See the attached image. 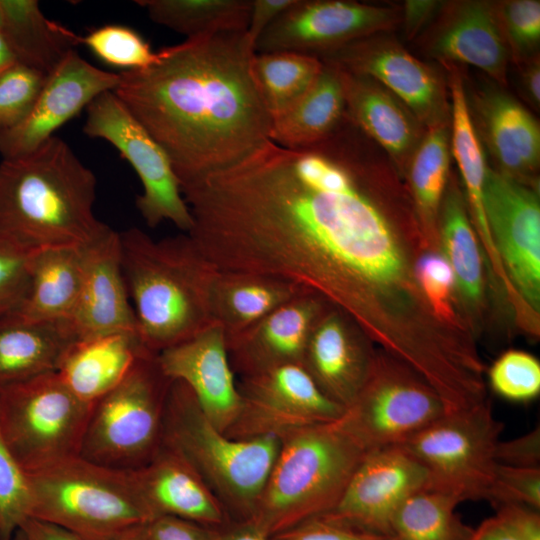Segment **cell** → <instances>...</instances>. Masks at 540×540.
<instances>
[{"instance_id":"obj_43","label":"cell","mask_w":540,"mask_h":540,"mask_svg":"<svg viewBox=\"0 0 540 540\" xmlns=\"http://www.w3.org/2000/svg\"><path fill=\"white\" fill-rule=\"evenodd\" d=\"M415 274L435 316L451 327L464 329L457 324L452 307L455 277L446 259L436 253L425 254L415 264Z\"/></svg>"},{"instance_id":"obj_53","label":"cell","mask_w":540,"mask_h":540,"mask_svg":"<svg viewBox=\"0 0 540 540\" xmlns=\"http://www.w3.org/2000/svg\"><path fill=\"white\" fill-rule=\"evenodd\" d=\"M28 540H82L75 534L56 525L28 518L19 527Z\"/></svg>"},{"instance_id":"obj_26","label":"cell","mask_w":540,"mask_h":540,"mask_svg":"<svg viewBox=\"0 0 540 540\" xmlns=\"http://www.w3.org/2000/svg\"><path fill=\"white\" fill-rule=\"evenodd\" d=\"M440 65L446 74L451 102V156L456 160L464 184V197L474 230L477 237L481 238L492 269L504 283L507 276L485 217L483 192L488 165L483 146L470 117L465 93V73L462 66L454 63Z\"/></svg>"},{"instance_id":"obj_16","label":"cell","mask_w":540,"mask_h":540,"mask_svg":"<svg viewBox=\"0 0 540 540\" xmlns=\"http://www.w3.org/2000/svg\"><path fill=\"white\" fill-rule=\"evenodd\" d=\"M423 466L402 446L367 451L340 499L319 515L361 530L391 536L400 505L427 486Z\"/></svg>"},{"instance_id":"obj_38","label":"cell","mask_w":540,"mask_h":540,"mask_svg":"<svg viewBox=\"0 0 540 540\" xmlns=\"http://www.w3.org/2000/svg\"><path fill=\"white\" fill-rule=\"evenodd\" d=\"M73 44L82 43L105 64L134 71L158 63L162 51H153L150 44L134 29L123 25H104L92 29L85 36L71 31Z\"/></svg>"},{"instance_id":"obj_17","label":"cell","mask_w":540,"mask_h":540,"mask_svg":"<svg viewBox=\"0 0 540 540\" xmlns=\"http://www.w3.org/2000/svg\"><path fill=\"white\" fill-rule=\"evenodd\" d=\"M119 81V73L99 69L70 49L47 75L28 116L0 133L2 158H19L36 151L97 96L114 91Z\"/></svg>"},{"instance_id":"obj_4","label":"cell","mask_w":540,"mask_h":540,"mask_svg":"<svg viewBox=\"0 0 540 540\" xmlns=\"http://www.w3.org/2000/svg\"><path fill=\"white\" fill-rule=\"evenodd\" d=\"M251 522L269 536L330 511L367 452L339 418L280 436Z\"/></svg>"},{"instance_id":"obj_8","label":"cell","mask_w":540,"mask_h":540,"mask_svg":"<svg viewBox=\"0 0 540 540\" xmlns=\"http://www.w3.org/2000/svg\"><path fill=\"white\" fill-rule=\"evenodd\" d=\"M91 409L56 371L0 388V429L26 475L79 456Z\"/></svg>"},{"instance_id":"obj_40","label":"cell","mask_w":540,"mask_h":540,"mask_svg":"<svg viewBox=\"0 0 540 540\" xmlns=\"http://www.w3.org/2000/svg\"><path fill=\"white\" fill-rule=\"evenodd\" d=\"M489 382L492 389L507 400L530 401L540 393V363L527 352L509 350L491 366Z\"/></svg>"},{"instance_id":"obj_50","label":"cell","mask_w":540,"mask_h":540,"mask_svg":"<svg viewBox=\"0 0 540 540\" xmlns=\"http://www.w3.org/2000/svg\"><path fill=\"white\" fill-rule=\"evenodd\" d=\"M441 3L442 1L435 0H407L401 5L400 27L403 28L407 40H414L419 36L436 15Z\"/></svg>"},{"instance_id":"obj_19","label":"cell","mask_w":540,"mask_h":540,"mask_svg":"<svg viewBox=\"0 0 540 540\" xmlns=\"http://www.w3.org/2000/svg\"><path fill=\"white\" fill-rule=\"evenodd\" d=\"M470 117L495 170L536 188L540 166V125L504 87L471 85L465 75Z\"/></svg>"},{"instance_id":"obj_54","label":"cell","mask_w":540,"mask_h":540,"mask_svg":"<svg viewBox=\"0 0 540 540\" xmlns=\"http://www.w3.org/2000/svg\"><path fill=\"white\" fill-rule=\"evenodd\" d=\"M469 540H521L497 515L474 529Z\"/></svg>"},{"instance_id":"obj_7","label":"cell","mask_w":540,"mask_h":540,"mask_svg":"<svg viewBox=\"0 0 540 540\" xmlns=\"http://www.w3.org/2000/svg\"><path fill=\"white\" fill-rule=\"evenodd\" d=\"M172 382L157 353L145 350L126 377L92 406L79 456L119 470L145 466L162 445Z\"/></svg>"},{"instance_id":"obj_33","label":"cell","mask_w":540,"mask_h":540,"mask_svg":"<svg viewBox=\"0 0 540 540\" xmlns=\"http://www.w3.org/2000/svg\"><path fill=\"white\" fill-rule=\"evenodd\" d=\"M450 159V122L434 125L426 129L404 176L418 226L429 238H435L439 232Z\"/></svg>"},{"instance_id":"obj_58","label":"cell","mask_w":540,"mask_h":540,"mask_svg":"<svg viewBox=\"0 0 540 540\" xmlns=\"http://www.w3.org/2000/svg\"><path fill=\"white\" fill-rule=\"evenodd\" d=\"M8 540H28V538L21 529H18Z\"/></svg>"},{"instance_id":"obj_44","label":"cell","mask_w":540,"mask_h":540,"mask_svg":"<svg viewBox=\"0 0 540 540\" xmlns=\"http://www.w3.org/2000/svg\"><path fill=\"white\" fill-rule=\"evenodd\" d=\"M35 252L0 231V315L15 311L22 302Z\"/></svg>"},{"instance_id":"obj_12","label":"cell","mask_w":540,"mask_h":540,"mask_svg":"<svg viewBox=\"0 0 540 540\" xmlns=\"http://www.w3.org/2000/svg\"><path fill=\"white\" fill-rule=\"evenodd\" d=\"M401 5L295 0L258 38L255 52L289 51L319 59L401 24Z\"/></svg>"},{"instance_id":"obj_30","label":"cell","mask_w":540,"mask_h":540,"mask_svg":"<svg viewBox=\"0 0 540 540\" xmlns=\"http://www.w3.org/2000/svg\"><path fill=\"white\" fill-rule=\"evenodd\" d=\"M323 68L305 94L272 118L270 140L287 149H303L331 136L346 119L343 87L337 65Z\"/></svg>"},{"instance_id":"obj_34","label":"cell","mask_w":540,"mask_h":540,"mask_svg":"<svg viewBox=\"0 0 540 540\" xmlns=\"http://www.w3.org/2000/svg\"><path fill=\"white\" fill-rule=\"evenodd\" d=\"M444 258L464 299L477 304L483 294V269L477 234L465 197L454 179L447 185L439 220Z\"/></svg>"},{"instance_id":"obj_22","label":"cell","mask_w":540,"mask_h":540,"mask_svg":"<svg viewBox=\"0 0 540 540\" xmlns=\"http://www.w3.org/2000/svg\"><path fill=\"white\" fill-rule=\"evenodd\" d=\"M367 341L350 316L329 305L305 348L302 365L322 392L345 409L360 391L376 355Z\"/></svg>"},{"instance_id":"obj_29","label":"cell","mask_w":540,"mask_h":540,"mask_svg":"<svg viewBox=\"0 0 540 540\" xmlns=\"http://www.w3.org/2000/svg\"><path fill=\"white\" fill-rule=\"evenodd\" d=\"M84 268V248L35 252L27 291L13 312L32 320L68 323L80 297Z\"/></svg>"},{"instance_id":"obj_41","label":"cell","mask_w":540,"mask_h":540,"mask_svg":"<svg viewBox=\"0 0 540 540\" xmlns=\"http://www.w3.org/2000/svg\"><path fill=\"white\" fill-rule=\"evenodd\" d=\"M46 77L20 63L0 75V133L13 129L28 116Z\"/></svg>"},{"instance_id":"obj_13","label":"cell","mask_w":540,"mask_h":540,"mask_svg":"<svg viewBox=\"0 0 540 540\" xmlns=\"http://www.w3.org/2000/svg\"><path fill=\"white\" fill-rule=\"evenodd\" d=\"M483 206L493 243L521 304L539 311L540 205L536 188L488 166Z\"/></svg>"},{"instance_id":"obj_32","label":"cell","mask_w":540,"mask_h":540,"mask_svg":"<svg viewBox=\"0 0 540 540\" xmlns=\"http://www.w3.org/2000/svg\"><path fill=\"white\" fill-rule=\"evenodd\" d=\"M0 31L17 62L50 74L73 45L69 30L47 19L35 0H0Z\"/></svg>"},{"instance_id":"obj_11","label":"cell","mask_w":540,"mask_h":540,"mask_svg":"<svg viewBox=\"0 0 540 540\" xmlns=\"http://www.w3.org/2000/svg\"><path fill=\"white\" fill-rule=\"evenodd\" d=\"M86 108L84 133L112 144L138 175L143 192L136 206L145 223L156 227L170 221L188 233L192 216L163 148L113 91L100 94Z\"/></svg>"},{"instance_id":"obj_36","label":"cell","mask_w":540,"mask_h":540,"mask_svg":"<svg viewBox=\"0 0 540 540\" xmlns=\"http://www.w3.org/2000/svg\"><path fill=\"white\" fill-rule=\"evenodd\" d=\"M460 503L452 494L424 487L397 509L391 536L395 540H469L474 529L458 517Z\"/></svg>"},{"instance_id":"obj_56","label":"cell","mask_w":540,"mask_h":540,"mask_svg":"<svg viewBox=\"0 0 540 540\" xmlns=\"http://www.w3.org/2000/svg\"><path fill=\"white\" fill-rule=\"evenodd\" d=\"M17 63L11 47L0 31V75Z\"/></svg>"},{"instance_id":"obj_52","label":"cell","mask_w":540,"mask_h":540,"mask_svg":"<svg viewBox=\"0 0 540 540\" xmlns=\"http://www.w3.org/2000/svg\"><path fill=\"white\" fill-rule=\"evenodd\" d=\"M518 85L525 100L534 109L540 107V58L536 55L518 65Z\"/></svg>"},{"instance_id":"obj_5","label":"cell","mask_w":540,"mask_h":540,"mask_svg":"<svg viewBox=\"0 0 540 540\" xmlns=\"http://www.w3.org/2000/svg\"><path fill=\"white\" fill-rule=\"evenodd\" d=\"M26 477L28 518L61 527L82 540H111L155 518L132 471L76 456Z\"/></svg>"},{"instance_id":"obj_23","label":"cell","mask_w":540,"mask_h":540,"mask_svg":"<svg viewBox=\"0 0 540 540\" xmlns=\"http://www.w3.org/2000/svg\"><path fill=\"white\" fill-rule=\"evenodd\" d=\"M84 256L82 289L68 322L76 339L119 331L137 332L122 269L119 233L110 228L84 247Z\"/></svg>"},{"instance_id":"obj_24","label":"cell","mask_w":540,"mask_h":540,"mask_svg":"<svg viewBox=\"0 0 540 540\" xmlns=\"http://www.w3.org/2000/svg\"><path fill=\"white\" fill-rule=\"evenodd\" d=\"M337 67L347 118L384 152L397 173L405 176L426 128L398 97L380 83L339 65Z\"/></svg>"},{"instance_id":"obj_21","label":"cell","mask_w":540,"mask_h":540,"mask_svg":"<svg viewBox=\"0 0 540 540\" xmlns=\"http://www.w3.org/2000/svg\"><path fill=\"white\" fill-rule=\"evenodd\" d=\"M329 305L322 297L303 292L226 337L233 371L245 377L281 364H302L312 329Z\"/></svg>"},{"instance_id":"obj_10","label":"cell","mask_w":540,"mask_h":540,"mask_svg":"<svg viewBox=\"0 0 540 540\" xmlns=\"http://www.w3.org/2000/svg\"><path fill=\"white\" fill-rule=\"evenodd\" d=\"M446 413L420 375L383 353L375 355L364 384L339 420L370 451L402 445Z\"/></svg>"},{"instance_id":"obj_51","label":"cell","mask_w":540,"mask_h":540,"mask_svg":"<svg viewBox=\"0 0 540 540\" xmlns=\"http://www.w3.org/2000/svg\"><path fill=\"white\" fill-rule=\"evenodd\" d=\"M294 2L295 0H252L246 34L254 48L260 35Z\"/></svg>"},{"instance_id":"obj_27","label":"cell","mask_w":540,"mask_h":540,"mask_svg":"<svg viewBox=\"0 0 540 540\" xmlns=\"http://www.w3.org/2000/svg\"><path fill=\"white\" fill-rule=\"evenodd\" d=\"M145 350L135 331L78 339L56 372L77 398L93 406L126 377Z\"/></svg>"},{"instance_id":"obj_55","label":"cell","mask_w":540,"mask_h":540,"mask_svg":"<svg viewBox=\"0 0 540 540\" xmlns=\"http://www.w3.org/2000/svg\"><path fill=\"white\" fill-rule=\"evenodd\" d=\"M218 540H271L270 536L255 523L250 522L242 527L236 528Z\"/></svg>"},{"instance_id":"obj_3","label":"cell","mask_w":540,"mask_h":540,"mask_svg":"<svg viewBox=\"0 0 540 540\" xmlns=\"http://www.w3.org/2000/svg\"><path fill=\"white\" fill-rule=\"evenodd\" d=\"M119 237L137 333L146 349L158 354L215 323L211 291L218 270L187 233L156 241L131 227Z\"/></svg>"},{"instance_id":"obj_25","label":"cell","mask_w":540,"mask_h":540,"mask_svg":"<svg viewBox=\"0 0 540 540\" xmlns=\"http://www.w3.org/2000/svg\"><path fill=\"white\" fill-rule=\"evenodd\" d=\"M132 473L155 517L174 516L200 525L222 521V510L207 483L185 458L166 444L162 443L154 457Z\"/></svg>"},{"instance_id":"obj_37","label":"cell","mask_w":540,"mask_h":540,"mask_svg":"<svg viewBox=\"0 0 540 540\" xmlns=\"http://www.w3.org/2000/svg\"><path fill=\"white\" fill-rule=\"evenodd\" d=\"M322 68V60L311 55L289 51L255 53L252 71L272 118L299 100Z\"/></svg>"},{"instance_id":"obj_49","label":"cell","mask_w":540,"mask_h":540,"mask_svg":"<svg viewBox=\"0 0 540 540\" xmlns=\"http://www.w3.org/2000/svg\"><path fill=\"white\" fill-rule=\"evenodd\" d=\"M497 507L496 515L521 540H540L539 510L520 504H502Z\"/></svg>"},{"instance_id":"obj_39","label":"cell","mask_w":540,"mask_h":540,"mask_svg":"<svg viewBox=\"0 0 540 540\" xmlns=\"http://www.w3.org/2000/svg\"><path fill=\"white\" fill-rule=\"evenodd\" d=\"M493 8L510 62L518 65L539 55L540 2L493 1Z\"/></svg>"},{"instance_id":"obj_48","label":"cell","mask_w":540,"mask_h":540,"mask_svg":"<svg viewBox=\"0 0 540 540\" xmlns=\"http://www.w3.org/2000/svg\"><path fill=\"white\" fill-rule=\"evenodd\" d=\"M143 532L146 540H212L202 525L167 515L145 523Z\"/></svg>"},{"instance_id":"obj_42","label":"cell","mask_w":540,"mask_h":540,"mask_svg":"<svg viewBox=\"0 0 540 540\" xmlns=\"http://www.w3.org/2000/svg\"><path fill=\"white\" fill-rule=\"evenodd\" d=\"M26 474L11 454L0 429V540H8L28 518Z\"/></svg>"},{"instance_id":"obj_9","label":"cell","mask_w":540,"mask_h":540,"mask_svg":"<svg viewBox=\"0 0 540 540\" xmlns=\"http://www.w3.org/2000/svg\"><path fill=\"white\" fill-rule=\"evenodd\" d=\"M503 429L488 401L448 412L402 446L426 470L427 486L463 501L488 499Z\"/></svg>"},{"instance_id":"obj_14","label":"cell","mask_w":540,"mask_h":540,"mask_svg":"<svg viewBox=\"0 0 540 540\" xmlns=\"http://www.w3.org/2000/svg\"><path fill=\"white\" fill-rule=\"evenodd\" d=\"M243 403L233 437L281 436L337 420L345 411L327 397L300 363H286L243 377ZM229 435V434H228Z\"/></svg>"},{"instance_id":"obj_47","label":"cell","mask_w":540,"mask_h":540,"mask_svg":"<svg viewBox=\"0 0 540 540\" xmlns=\"http://www.w3.org/2000/svg\"><path fill=\"white\" fill-rule=\"evenodd\" d=\"M495 457L498 464L523 467H540V429L539 426L520 437L499 441Z\"/></svg>"},{"instance_id":"obj_2","label":"cell","mask_w":540,"mask_h":540,"mask_svg":"<svg viewBox=\"0 0 540 540\" xmlns=\"http://www.w3.org/2000/svg\"><path fill=\"white\" fill-rule=\"evenodd\" d=\"M96 177L53 136L36 151L0 163V231L25 247L84 248L110 227L94 214Z\"/></svg>"},{"instance_id":"obj_45","label":"cell","mask_w":540,"mask_h":540,"mask_svg":"<svg viewBox=\"0 0 540 540\" xmlns=\"http://www.w3.org/2000/svg\"><path fill=\"white\" fill-rule=\"evenodd\" d=\"M498 505L520 504L540 509V467L523 468L498 464L488 495Z\"/></svg>"},{"instance_id":"obj_59","label":"cell","mask_w":540,"mask_h":540,"mask_svg":"<svg viewBox=\"0 0 540 540\" xmlns=\"http://www.w3.org/2000/svg\"><path fill=\"white\" fill-rule=\"evenodd\" d=\"M0 26H1V15H0Z\"/></svg>"},{"instance_id":"obj_31","label":"cell","mask_w":540,"mask_h":540,"mask_svg":"<svg viewBox=\"0 0 540 540\" xmlns=\"http://www.w3.org/2000/svg\"><path fill=\"white\" fill-rule=\"evenodd\" d=\"M305 289L267 275L218 271L211 291V311L226 337L247 329Z\"/></svg>"},{"instance_id":"obj_46","label":"cell","mask_w":540,"mask_h":540,"mask_svg":"<svg viewBox=\"0 0 540 540\" xmlns=\"http://www.w3.org/2000/svg\"><path fill=\"white\" fill-rule=\"evenodd\" d=\"M271 540H395L392 536L361 530L324 516H316L273 535Z\"/></svg>"},{"instance_id":"obj_35","label":"cell","mask_w":540,"mask_h":540,"mask_svg":"<svg viewBox=\"0 0 540 540\" xmlns=\"http://www.w3.org/2000/svg\"><path fill=\"white\" fill-rule=\"evenodd\" d=\"M150 19L187 39L246 32L252 0H141Z\"/></svg>"},{"instance_id":"obj_1","label":"cell","mask_w":540,"mask_h":540,"mask_svg":"<svg viewBox=\"0 0 540 540\" xmlns=\"http://www.w3.org/2000/svg\"><path fill=\"white\" fill-rule=\"evenodd\" d=\"M113 91L168 155L181 189L242 162L270 140L272 116L246 32L186 39Z\"/></svg>"},{"instance_id":"obj_18","label":"cell","mask_w":540,"mask_h":540,"mask_svg":"<svg viewBox=\"0 0 540 540\" xmlns=\"http://www.w3.org/2000/svg\"><path fill=\"white\" fill-rule=\"evenodd\" d=\"M416 40L421 51L440 64L474 66L497 85L507 87L510 60L493 1H442Z\"/></svg>"},{"instance_id":"obj_20","label":"cell","mask_w":540,"mask_h":540,"mask_svg":"<svg viewBox=\"0 0 540 540\" xmlns=\"http://www.w3.org/2000/svg\"><path fill=\"white\" fill-rule=\"evenodd\" d=\"M157 358L164 374L184 383L208 420L227 433L240 415L243 399L234 379L223 328L213 323L159 352Z\"/></svg>"},{"instance_id":"obj_57","label":"cell","mask_w":540,"mask_h":540,"mask_svg":"<svg viewBox=\"0 0 540 540\" xmlns=\"http://www.w3.org/2000/svg\"><path fill=\"white\" fill-rule=\"evenodd\" d=\"M143 525L131 527L116 535L111 540H146L143 532Z\"/></svg>"},{"instance_id":"obj_6","label":"cell","mask_w":540,"mask_h":540,"mask_svg":"<svg viewBox=\"0 0 540 540\" xmlns=\"http://www.w3.org/2000/svg\"><path fill=\"white\" fill-rule=\"evenodd\" d=\"M162 443L174 449L229 502L252 514L280 448V437H233L203 414L189 388L173 381L168 392Z\"/></svg>"},{"instance_id":"obj_15","label":"cell","mask_w":540,"mask_h":540,"mask_svg":"<svg viewBox=\"0 0 540 540\" xmlns=\"http://www.w3.org/2000/svg\"><path fill=\"white\" fill-rule=\"evenodd\" d=\"M320 60L374 79L398 97L426 129L451 120L444 70L416 58L389 33L355 41Z\"/></svg>"},{"instance_id":"obj_28","label":"cell","mask_w":540,"mask_h":540,"mask_svg":"<svg viewBox=\"0 0 540 540\" xmlns=\"http://www.w3.org/2000/svg\"><path fill=\"white\" fill-rule=\"evenodd\" d=\"M76 340L66 322L37 321L15 312L0 315V388L57 371Z\"/></svg>"}]
</instances>
